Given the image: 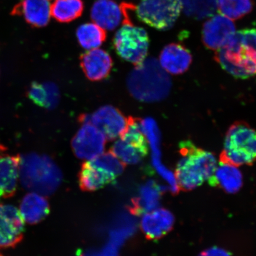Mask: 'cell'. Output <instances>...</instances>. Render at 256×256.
<instances>
[{"mask_svg": "<svg viewBox=\"0 0 256 256\" xmlns=\"http://www.w3.org/2000/svg\"><path fill=\"white\" fill-rule=\"evenodd\" d=\"M219 65L236 78L247 79L256 75V30L236 32L225 46L216 51Z\"/></svg>", "mask_w": 256, "mask_h": 256, "instance_id": "1", "label": "cell"}, {"mask_svg": "<svg viewBox=\"0 0 256 256\" xmlns=\"http://www.w3.org/2000/svg\"><path fill=\"white\" fill-rule=\"evenodd\" d=\"M181 158L176 166L175 176L179 190H194L208 180L216 168V160L210 152L200 148L190 140L179 145Z\"/></svg>", "mask_w": 256, "mask_h": 256, "instance_id": "2", "label": "cell"}, {"mask_svg": "<svg viewBox=\"0 0 256 256\" xmlns=\"http://www.w3.org/2000/svg\"><path fill=\"white\" fill-rule=\"evenodd\" d=\"M19 179L26 188L40 194H50L62 182L60 169L48 156L31 153L20 156Z\"/></svg>", "mask_w": 256, "mask_h": 256, "instance_id": "3", "label": "cell"}, {"mask_svg": "<svg viewBox=\"0 0 256 256\" xmlns=\"http://www.w3.org/2000/svg\"><path fill=\"white\" fill-rule=\"evenodd\" d=\"M220 164L238 168L251 166L256 161V130L244 121L229 128L220 154Z\"/></svg>", "mask_w": 256, "mask_h": 256, "instance_id": "4", "label": "cell"}, {"mask_svg": "<svg viewBox=\"0 0 256 256\" xmlns=\"http://www.w3.org/2000/svg\"><path fill=\"white\" fill-rule=\"evenodd\" d=\"M128 88L134 98L143 102L159 100L166 94V78L158 64L152 59L136 66L128 78Z\"/></svg>", "mask_w": 256, "mask_h": 256, "instance_id": "5", "label": "cell"}, {"mask_svg": "<svg viewBox=\"0 0 256 256\" xmlns=\"http://www.w3.org/2000/svg\"><path fill=\"white\" fill-rule=\"evenodd\" d=\"M114 44L118 56L136 66L146 60L150 40L147 32L134 25L130 15L126 14L124 15L122 26L115 34Z\"/></svg>", "mask_w": 256, "mask_h": 256, "instance_id": "6", "label": "cell"}, {"mask_svg": "<svg viewBox=\"0 0 256 256\" xmlns=\"http://www.w3.org/2000/svg\"><path fill=\"white\" fill-rule=\"evenodd\" d=\"M148 140L144 132L142 120L128 118L126 129L110 152L126 164H136L148 154Z\"/></svg>", "mask_w": 256, "mask_h": 256, "instance_id": "7", "label": "cell"}, {"mask_svg": "<svg viewBox=\"0 0 256 256\" xmlns=\"http://www.w3.org/2000/svg\"><path fill=\"white\" fill-rule=\"evenodd\" d=\"M182 9V0H142L136 8L140 21L159 30L174 26Z\"/></svg>", "mask_w": 256, "mask_h": 256, "instance_id": "8", "label": "cell"}, {"mask_svg": "<svg viewBox=\"0 0 256 256\" xmlns=\"http://www.w3.org/2000/svg\"><path fill=\"white\" fill-rule=\"evenodd\" d=\"M81 124L89 123L100 130L108 140H114L120 136L126 129L128 118L112 106H104L92 114L80 115Z\"/></svg>", "mask_w": 256, "mask_h": 256, "instance_id": "9", "label": "cell"}, {"mask_svg": "<svg viewBox=\"0 0 256 256\" xmlns=\"http://www.w3.org/2000/svg\"><path fill=\"white\" fill-rule=\"evenodd\" d=\"M106 138L91 124H82L72 140V149L78 158L92 160L103 153Z\"/></svg>", "mask_w": 256, "mask_h": 256, "instance_id": "10", "label": "cell"}, {"mask_svg": "<svg viewBox=\"0 0 256 256\" xmlns=\"http://www.w3.org/2000/svg\"><path fill=\"white\" fill-rule=\"evenodd\" d=\"M24 222L18 208L0 204V248H14L22 241Z\"/></svg>", "mask_w": 256, "mask_h": 256, "instance_id": "11", "label": "cell"}, {"mask_svg": "<svg viewBox=\"0 0 256 256\" xmlns=\"http://www.w3.org/2000/svg\"><path fill=\"white\" fill-rule=\"evenodd\" d=\"M236 32L232 20L223 15L213 16L204 23L202 41L208 49L218 50L228 44Z\"/></svg>", "mask_w": 256, "mask_h": 256, "instance_id": "12", "label": "cell"}, {"mask_svg": "<svg viewBox=\"0 0 256 256\" xmlns=\"http://www.w3.org/2000/svg\"><path fill=\"white\" fill-rule=\"evenodd\" d=\"M80 60L86 78L92 82L101 81L106 78L113 66L110 54L100 49L88 51L80 56Z\"/></svg>", "mask_w": 256, "mask_h": 256, "instance_id": "13", "label": "cell"}, {"mask_svg": "<svg viewBox=\"0 0 256 256\" xmlns=\"http://www.w3.org/2000/svg\"><path fill=\"white\" fill-rule=\"evenodd\" d=\"M162 68L172 75H180L187 71L192 62L191 53L180 44H170L165 46L160 56Z\"/></svg>", "mask_w": 256, "mask_h": 256, "instance_id": "14", "label": "cell"}, {"mask_svg": "<svg viewBox=\"0 0 256 256\" xmlns=\"http://www.w3.org/2000/svg\"><path fill=\"white\" fill-rule=\"evenodd\" d=\"M50 0H21L12 10V14L23 16L28 24L42 28L50 20Z\"/></svg>", "mask_w": 256, "mask_h": 256, "instance_id": "15", "label": "cell"}, {"mask_svg": "<svg viewBox=\"0 0 256 256\" xmlns=\"http://www.w3.org/2000/svg\"><path fill=\"white\" fill-rule=\"evenodd\" d=\"M174 217L165 209H158L144 215L140 228L147 239H160L171 231L174 225Z\"/></svg>", "mask_w": 256, "mask_h": 256, "instance_id": "16", "label": "cell"}, {"mask_svg": "<svg viewBox=\"0 0 256 256\" xmlns=\"http://www.w3.org/2000/svg\"><path fill=\"white\" fill-rule=\"evenodd\" d=\"M20 156L0 154V200L14 196L19 178Z\"/></svg>", "mask_w": 256, "mask_h": 256, "instance_id": "17", "label": "cell"}, {"mask_svg": "<svg viewBox=\"0 0 256 256\" xmlns=\"http://www.w3.org/2000/svg\"><path fill=\"white\" fill-rule=\"evenodd\" d=\"M94 23L104 30H112L120 25L124 16L121 6L112 0H98L92 8Z\"/></svg>", "mask_w": 256, "mask_h": 256, "instance_id": "18", "label": "cell"}, {"mask_svg": "<svg viewBox=\"0 0 256 256\" xmlns=\"http://www.w3.org/2000/svg\"><path fill=\"white\" fill-rule=\"evenodd\" d=\"M19 211L25 222L36 224L50 214V204L42 195L32 192L22 200Z\"/></svg>", "mask_w": 256, "mask_h": 256, "instance_id": "19", "label": "cell"}, {"mask_svg": "<svg viewBox=\"0 0 256 256\" xmlns=\"http://www.w3.org/2000/svg\"><path fill=\"white\" fill-rule=\"evenodd\" d=\"M78 178L82 190L92 192L110 184L116 178L87 162L82 164Z\"/></svg>", "mask_w": 256, "mask_h": 256, "instance_id": "20", "label": "cell"}, {"mask_svg": "<svg viewBox=\"0 0 256 256\" xmlns=\"http://www.w3.org/2000/svg\"><path fill=\"white\" fill-rule=\"evenodd\" d=\"M208 182L214 187H218L227 193L234 194L242 186V174L235 166L220 164L216 168Z\"/></svg>", "mask_w": 256, "mask_h": 256, "instance_id": "21", "label": "cell"}, {"mask_svg": "<svg viewBox=\"0 0 256 256\" xmlns=\"http://www.w3.org/2000/svg\"><path fill=\"white\" fill-rule=\"evenodd\" d=\"M28 98L39 106L52 110L60 100V92L52 82L32 83L28 92Z\"/></svg>", "mask_w": 256, "mask_h": 256, "instance_id": "22", "label": "cell"}, {"mask_svg": "<svg viewBox=\"0 0 256 256\" xmlns=\"http://www.w3.org/2000/svg\"><path fill=\"white\" fill-rule=\"evenodd\" d=\"M158 198L159 190L156 186L149 182L140 188L139 194L131 201L130 210L136 216L149 212L156 206Z\"/></svg>", "mask_w": 256, "mask_h": 256, "instance_id": "23", "label": "cell"}, {"mask_svg": "<svg viewBox=\"0 0 256 256\" xmlns=\"http://www.w3.org/2000/svg\"><path fill=\"white\" fill-rule=\"evenodd\" d=\"M84 10L82 0H55L50 6V14L60 23H70L82 16Z\"/></svg>", "mask_w": 256, "mask_h": 256, "instance_id": "24", "label": "cell"}, {"mask_svg": "<svg viewBox=\"0 0 256 256\" xmlns=\"http://www.w3.org/2000/svg\"><path fill=\"white\" fill-rule=\"evenodd\" d=\"M76 38L80 46L86 50L96 49L106 40V32L94 23L83 24L78 28Z\"/></svg>", "mask_w": 256, "mask_h": 256, "instance_id": "25", "label": "cell"}, {"mask_svg": "<svg viewBox=\"0 0 256 256\" xmlns=\"http://www.w3.org/2000/svg\"><path fill=\"white\" fill-rule=\"evenodd\" d=\"M252 0H217L218 9L220 14L231 20H238L250 12Z\"/></svg>", "mask_w": 256, "mask_h": 256, "instance_id": "26", "label": "cell"}, {"mask_svg": "<svg viewBox=\"0 0 256 256\" xmlns=\"http://www.w3.org/2000/svg\"><path fill=\"white\" fill-rule=\"evenodd\" d=\"M184 10L192 17L201 18L213 14L217 0H182Z\"/></svg>", "mask_w": 256, "mask_h": 256, "instance_id": "27", "label": "cell"}, {"mask_svg": "<svg viewBox=\"0 0 256 256\" xmlns=\"http://www.w3.org/2000/svg\"><path fill=\"white\" fill-rule=\"evenodd\" d=\"M92 164L117 178L122 174L126 164L111 152L102 153L90 160Z\"/></svg>", "mask_w": 256, "mask_h": 256, "instance_id": "28", "label": "cell"}, {"mask_svg": "<svg viewBox=\"0 0 256 256\" xmlns=\"http://www.w3.org/2000/svg\"><path fill=\"white\" fill-rule=\"evenodd\" d=\"M200 256H231L225 250L220 248H214L201 252Z\"/></svg>", "mask_w": 256, "mask_h": 256, "instance_id": "29", "label": "cell"}, {"mask_svg": "<svg viewBox=\"0 0 256 256\" xmlns=\"http://www.w3.org/2000/svg\"><path fill=\"white\" fill-rule=\"evenodd\" d=\"M0 256H2V255L0 254Z\"/></svg>", "mask_w": 256, "mask_h": 256, "instance_id": "30", "label": "cell"}]
</instances>
